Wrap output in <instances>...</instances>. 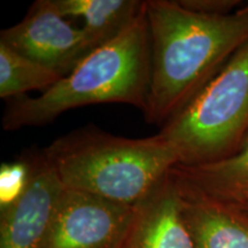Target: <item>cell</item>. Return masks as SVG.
I'll list each match as a JSON object with an SVG mask.
<instances>
[{"label": "cell", "instance_id": "cell-1", "mask_svg": "<svg viewBox=\"0 0 248 248\" xmlns=\"http://www.w3.org/2000/svg\"><path fill=\"white\" fill-rule=\"evenodd\" d=\"M151 40L148 123L164 125L248 42V5L224 15L198 13L178 1L148 0Z\"/></svg>", "mask_w": 248, "mask_h": 248}, {"label": "cell", "instance_id": "cell-2", "mask_svg": "<svg viewBox=\"0 0 248 248\" xmlns=\"http://www.w3.org/2000/svg\"><path fill=\"white\" fill-rule=\"evenodd\" d=\"M151 71L146 1L141 13L116 38L106 43L38 97L11 99L2 128L14 131L48 124L64 111L93 104L131 105L145 111Z\"/></svg>", "mask_w": 248, "mask_h": 248}, {"label": "cell", "instance_id": "cell-3", "mask_svg": "<svg viewBox=\"0 0 248 248\" xmlns=\"http://www.w3.org/2000/svg\"><path fill=\"white\" fill-rule=\"evenodd\" d=\"M64 187L136 206L179 163L162 136L131 139L84 128L42 151Z\"/></svg>", "mask_w": 248, "mask_h": 248}, {"label": "cell", "instance_id": "cell-4", "mask_svg": "<svg viewBox=\"0 0 248 248\" xmlns=\"http://www.w3.org/2000/svg\"><path fill=\"white\" fill-rule=\"evenodd\" d=\"M159 135L181 166L218 162L240 150L248 137V42Z\"/></svg>", "mask_w": 248, "mask_h": 248}, {"label": "cell", "instance_id": "cell-5", "mask_svg": "<svg viewBox=\"0 0 248 248\" xmlns=\"http://www.w3.org/2000/svg\"><path fill=\"white\" fill-rule=\"evenodd\" d=\"M0 43L66 77L98 48L83 28L59 13L53 0H37L22 21L2 30Z\"/></svg>", "mask_w": 248, "mask_h": 248}, {"label": "cell", "instance_id": "cell-6", "mask_svg": "<svg viewBox=\"0 0 248 248\" xmlns=\"http://www.w3.org/2000/svg\"><path fill=\"white\" fill-rule=\"evenodd\" d=\"M135 206L64 187L42 248H122Z\"/></svg>", "mask_w": 248, "mask_h": 248}, {"label": "cell", "instance_id": "cell-7", "mask_svg": "<svg viewBox=\"0 0 248 248\" xmlns=\"http://www.w3.org/2000/svg\"><path fill=\"white\" fill-rule=\"evenodd\" d=\"M24 160L26 185L16 199L0 208V248H42L64 191L43 152Z\"/></svg>", "mask_w": 248, "mask_h": 248}, {"label": "cell", "instance_id": "cell-8", "mask_svg": "<svg viewBox=\"0 0 248 248\" xmlns=\"http://www.w3.org/2000/svg\"><path fill=\"white\" fill-rule=\"evenodd\" d=\"M122 248H193L183 218L181 185L171 170L135 206Z\"/></svg>", "mask_w": 248, "mask_h": 248}, {"label": "cell", "instance_id": "cell-9", "mask_svg": "<svg viewBox=\"0 0 248 248\" xmlns=\"http://www.w3.org/2000/svg\"><path fill=\"white\" fill-rule=\"evenodd\" d=\"M177 179L183 218L193 248H248L246 212L228 201L199 193Z\"/></svg>", "mask_w": 248, "mask_h": 248}, {"label": "cell", "instance_id": "cell-10", "mask_svg": "<svg viewBox=\"0 0 248 248\" xmlns=\"http://www.w3.org/2000/svg\"><path fill=\"white\" fill-rule=\"evenodd\" d=\"M62 16L80 17L82 28L100 47L116 38L141 13L145 1L139 0H53Z\"/></svg>", "mask_w": 248, "mask_h": 248}, {"label": "cell", "instance_id": "cell-11", "mask_svg": "<svg viewBox=\"0 0 248 248\" xmlns=\"http://www.w3.org/2000/svg\"><path fill=\"white\" fill-rule=\"evenodd\" d=\"M183 183L208 197L231 201L248 193V137L237 153L218 162L171 169Z\"/></svg>", "mask_w": 248, "mask_h": 248}, {"label": "cell", "instance_id": "cell-12", "mask_svg": "<svg viewBox=\"0 0 248 248\" xmlns=\"http://www.w3.org/2000/svg\"><path fill=\"white\" fill-rule=\"evenodd\" d=\"M62 78L54 70L0 43V98H18L29 91L45 92Z\"/></svg>", "mask_w": 248, "mask_h": 248}, {"label": "cell", "instance_id": "cell-13", "mask_svg": "<svg viewBox=\"0 0 248 248\" xmlns=\"http://www.w3.org/2000/svg\"><path fill=\"white\" fill-rule=\"evenodd\" d=\"M28 164L24 157L18 162L2 164L0 171V208L14 201L26 185Z\"/></svg>", "mask_w": 248, "mask_h": 248}, {"label": "cell", "instance_id": "cell-14", "mask_svg": "<svg viewBox=\"0 0 248 248\" xmlns=\"http://www.w3.org/2000/svg\"><path fill=\"white\" fill-rule=\"evenodd\" d=\"M178 2L190 11L209 15L230 14L235 6L241 4L237 0H182Z\"/></svg>", "mask_w": 248, "mask_h": 248}, {"label": "cell", "instance_id": "cell-15", "mask_svg": "<svg viewBox=\"0 0 248 248\" xmlns=\"http://www.w3.org/2000/svg\"><path fill=\"white\" fill-rule=\"evenodd\" d=\"M228 202L235 204V206L239 207L240 209H243L244 212H246L248 214V193L239 195L238 198H235V199L231 201H228Z\"/></svg>", "mask_w": 248, "mask_h": 248}]
</instances>
